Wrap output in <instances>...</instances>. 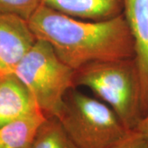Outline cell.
<instances>
[{"mask_svg": "<svg viewBox=\"0 0 148 148\" xmlns=\"http://www.w3.org/2000/svg\"><path fill=\"white\" fill-rule=\"evenodd\" d=\"M36 40L26 19L0 13V64L6 69L12 71Z\"/></svg>", "mask_w": 148, "mask_h": 148, "instance_id": "cell-7", "label": "cell"}, {"mask_svg": "<svg viewBox=\"0 0 148 148\" xmlns=\"http://www.w3.org/2000/svg\"><path fill=\"white\" fill-rule=\"evenodd\" d=\"M45 119L40 111L0 127V148H30Z\"/></svg>", "mask_w": 148, "mask_h": 148, "instance_id": "cell-9", "label": "cell"}, {"mask_svg": "<svg viewBox=\"0 0 148 148\" xmlns=\"http://www.w3.org/2000/svg\"><path fill=\"white\" fill-rule=\"evenodd\" d=\"M32 91L46 118L58 117L74 85L75 70L63 62L46 41L37 39L12 69Z\"/></svg>", "mask_w": 148, "mask_h": 148, "instance_id": "cell-4", "label": "cell"}, {"mask_svg": "<svg viewBox=\"0 0 148 148\" xmlns=\"http://www.w3.org/2000/svg\"><path fill=\"white\" fill-rule=\"evenodd\" d=\"M7 71H10V70L6 69L3 66H2V65L0 64V74L3 73H4V72H7Z\"/></svg>", "mask_w": 148, "mask_h": 148, "instance_id": "cell-14", "label": "cell"}, {"mask_svg": "<svg viewBox=\"0 0 148 148\" xmlns=\"http://www.w3.org/2000/svg\"><path fill=\"white\" fill-rule=\"evenodd\" d=\"M40 111L32 91L16 74H0V127Z\"/></svg>", "mask_w": 148, "mask_h": 148, "instance_id": "cell-6", "label": "cell"}, {"mask_svg": "<svg viewBox=\"0 0 148 148\" xmlns=\"http://www.w3.org/2000/svg\"><path fill=\"white\" fill-rule=\"evenodd\" d=\"M75 86H84L110 107L130 130L142 120L141 82L135 58L92 62L75 70Z\"/></svg>", "mask_w": 148, "mask_h": 148, "instance_id": "cell-2", "label": "cell"}, {"mask_svg": "<svg viewBox=\"0 0 148 148\" xmlns=\"http://www.w3.org/2000/svg\"><path fill=\"white\" fill-rule=\"evenodd\" d=\"M134 130L140 132L148 143V113L139 122L138 125Z\"/></svg>", "mask_w": 148, "mask_h": 148, "instance_id": "cell-13", "label": "cell"}, {"mask_svg": "<svg viewBox=\"0 0 148 148\" xmlns=\"http://www.w3.org/2000/svg\"><path fill=\"white\" fill-rule=\"evenodd\" d=\"M111 148H148V143L140 132L132 130Z\"/></svg>", "mask_w": 148, "mask_h": 148, "instance_id": "cell-12", "label": "cell"}, {"mask_svg": "<svg viewBox=\"0 0 148 148\" xmlns=\"http://www.w3.org/2000/svg\"><path fill=\"white\" fill-rule=\"evenodd\" d=\"M42 2L43 0H0V13L15 15L28 21Z\"/></svg>", "mask_w": 148, "mask_h": 148, "instance_id": "cell-11", "label": "cell"}, {"mask_svg": "<svg viewBox=\"0 0 148 148\" xmlns=\"http://www.w3.org/2000/svg\"><path fill=\"white\" fill-rule=\"evenodd\" d=\"M30 148H31V147H30Z\"/></svg>", "mask_w": 148, "mask_h": 148, "instance_id": "cell-15", "label": "cell"}, {"mask_svg": "<svg viewBox=\"0 0 148 148\" xmlns=\"http://www.w3.org/2000/svg\"><path fill=\"white\" fill-rule=\"evenodd\" d=\"M31 148H77L56 117L46 118L40 126Z\"/></svg>", "mask_w": 148, "mask_h": 148, "instance_id": "cell-10", "label": "cell"}, {"mask_svg": "<svg viewBox=\"0 0 148 148\" xmlns=\"http://www.w3.org/2000/svg\"><path fill=\"white\" fill-rule=\"evenodd\" d=\"M42 4L64 15L86 21H106L123 12V0H43Z\"/></svg>", "mask_w": 148, "mask_h": 148, "instance_id": "cell-8", "label": "cell"}, {"mask_svg": "<svg viewBox=\"0 0 148 148\" xmlns=\"http://www.w3.org/2000/svg\"><path fill=\"white\" fill-rule=\"evenodd\" d=\"M123 13L134 40L145 116L148 113V0H123Z\"/></svg>", "mask_w": 148, "mask_h": 148, "instance_id": "cell-5", "label": "cell"}, {"mask_svg": "<svg viewBox=\"0 0 148 148\" xmlns=\"http://www.w3.org/2000/svg\"><path fill=\"white\" fill-rule=\"evenodd\" d=\"M27 21L37 39L49 43L74 70L92 62L135 58L134 40L123 13L106 21H86L41 4Z\"/></svg>", "mask_w": 148, "mask_h": 148, "instance_id": "cell-1", "label": "cell"}, {"mask_svg": "<svg viewBox=\"0 0 148 148\" xmlns=\"http://www.w3.org/2000/svg\"><path fill=\"white\" fill-rule=\"evenodd\" d=\"M77 148H111L132 130L109 106L72 88L58 115Z\"/></svg>", "mask_w": 148, "mask_h": 148, "instance_id": "cell-3", "label": "cell"}]
</instances>
